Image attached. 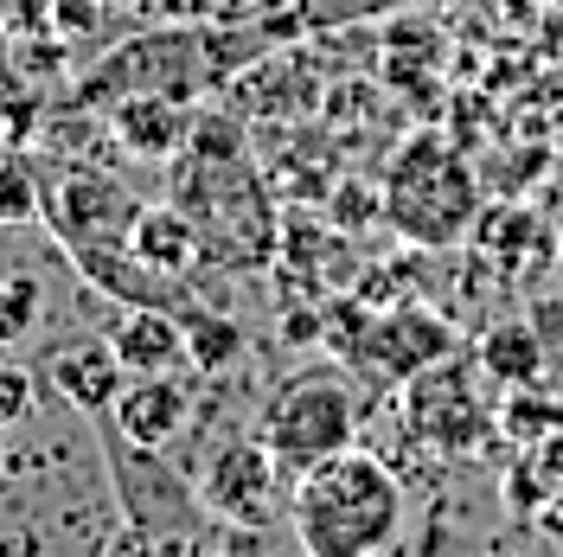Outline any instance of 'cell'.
<instances>
[{
	"instance_id": "obj_7",
	"label": "cell",
	"mask_w": 563,
	"mask_h": 557,
	"mask_svg": "<svg viewBox=\"0 0 563 557\" xmlns=\"http://www.w3.org/2000/svg\"><path fill=\"white\" fill-rule=\"evenodd\" d=\"M404 423L417 429L429 449L467 455L481 436H487L493 417H487V404L474 397V379H467L461 365H429V372H417V384H410Z\"/></svg>"
},
{
	"instance_id": "obj_4",
	"label": "cell",
	"mask_w": 563,
	"mask_h": 557,
	"mask_svg": "<svg viewBox=\"0 0 563 557\" xmlns=\"http://www.w3.org/2000/svg\"><path fill=\"white\" fill-rule=\"evenodd\" d=\"M256 443L276 455L288 474H301L308 461L358 443V397H352V384L340 379V372L288 379L276 397L263 404V417H256Z\"/></svg>"
},
{
	"instance_id": "obj_15",
	"label": "cell",
	"mask_w": 563,
	"mask_h": 557,
	"mask_svg": "<svg viewBox=\"0 0 563 557\" xmlns=\"http://www.w3.org/2000/svg\"><path fill=\"white\" fill-rule=\"evenodd\" d=\"M563 488V429H551V436H531L526 455H512V474H506V506L512 513H538L551 493Z\"/></svg>"
},
{
	"instance_id": "obj_12",
	"label": "cell",
	"mask_w": 563,
	"mask_h": 557,
	"mask_svg": "<svg viewBox=\"0 0 563 557\" xmlns=\"http://www.w3.org/2000/svg\"><path fill=\"white\" fill-rule=\"evenodd\" d=\"M129 250H135L147 270H161V276H186L192 256H199V225H192L179 206H154V211H141L135 218Z\"/></svg>"
},
{
	"instance_id": "obj_21",
	"label": "cell",
	"mask_w": 563,
	"mask_h": 557,
	"mask_svg": "<svg viewBox=\"0 0 563 557\" xmlns=\"http://www.w3.org/2000/svg\"><path fill=\"white\" fill-rule=\"evenodd\" d=\"M551 270H558V288H563V238L551 244Z\"/></svg>"
},
{
	"instance_id": "obj_8",
	"label": "cell",
	"mask_w": 563,
	"mask_h": 557,
	"mask_svg": "<svg viewBox=\"0 0 563 557\" xmlns=\"http://www.w3.org/2000/svg\"><path fill=\"white\" fill-rule=\"evenodd\" d=\"M45 225L65 238L70 250L84 244H129V231H135V193L129 186H115V179L103 174H70L58 193H45Z\"/></svg>"
},
{
	"instance_id": "obj_5",
	"label": "cell",
	"mask_w": 563,
	"mask_h": 557,
	"mask_svg": "<svg viewBox=\"0 0 563 557\" xmlns=\"http://www.w3.org/2000/svg\"><path fill=\"white\" fill-rule=\"evenodd\" d=\"M199 500H206L211 520H231V525H269L288 513L282 500V461L256 436L244 443H218L199 468Z\"/></svg>"
},
{
	"instance_id": "obj_2",
	"label": "cell",
	"mask_w": 563,
	"mask_h": 557,
	"mask_svg": "<svg viewBox=\"0 0 563 557\" xmlns=\"http://www.w3.org/2000/svg\"><path fill=\"white\" fill-rule=\"evenodd\" d=\"M378 211L390 218L397 238H410L422 250H449L474 231L481 186H474V167L461 161V148H449L442 135H417L404 141V154L390 161Z\"/></svg>"
},
{
	"instance_id": "obj_14",
	"label": "cell",
	"mask_w": 563,
	"mask_h": 557,
	"mask_svg": "<svg viewBox=\"0 0 563 557\" xmlns=\"http://www.w3.org/2000/svg\"><path fill=\"white\" fill-rule=\"evenodd\" d=\"M544 359H551V347L538 340V327L531 320H499V327H487L481 334V372L499 384H538V372H544Z\"/></svg>"
},
{
	"instance_id": "obj_11",
	"label": "cell",
	"mask_w": 563,
	"mask_h": 557,
	"mask_svg": "<svg viewBox=\"0 0 563 557\" xmlns=\"http://www.w3.org/2000/svg\"><path fill=\"white\" fill-rule=\"evenodd\" d=\"M109 347H115V359L129 372H179V365H192L186 359V327L167 308H154V302H135V308L115 314Z\"/></svg>"
},
{
	"instance_id": "obj_16",
	"label": "cell",
	"mask_w": 563,
	"mask_h": 557,
	"mask_svg": "<svg viewBox=\"0 0 563 557\" xmlns=\"http://www.w3.org/2000/svg\"><path fill=\"white\" fill-rule=\"evenodd\" d=\"M38 320H45V288H38V276H26V270L0 276V352L33 340Z\"/></svg>"
},
{
	"instance_id": "obj_9",
	"label": "cell",
	"mask_w": 563,
	"mask_h": 557,
	"mask_svg": "<svg viewBox=\"0 0 563 557\" xmlns=\"http://www.w3.org/2000/svg\"><path fill=\"white\" fill-rule=\"evenodd\" d=\"M129 443L141 449H167L179 429L192 423V391L174 372H129V384L115 391V404L103 411Z\"/></svg>"
},
{
	"instance_id": "obj_10",
	"label": "cell",
	"mask_w": 563,
	"mask_h": 557,
	"mask_svg": "<svg viewBox=\"0 0 563 557\" xmlns=\"http://www.w3.org/2000/svg\"><path fill=\"white\" fill-rule=\"evenodd\" d=\"M45 379H52V391L65 397L70 411H84V417H103L109 404H115V391L129 384V365L115 359V347H109V334L97 340H65V347L45 359Z\"/></svg>"
},
{
	"instance_id": "obj_3",
	"label": "cell",
	"mask_w": 563,
	"mask_h": 557,
	"mask_svg": "<svg viewBox=\"0 0 563 557\" xmlns=\"http://www.w3.org/2000/svg\"><path fill=\"white\" fill-rule=\"evenodd\" d=\"M97 436H103V455H109L115 506L129 513L122 545H199L211 513H206V500L186 488V474H179L174 461L161 449L129 443L109 417H97Z\"/></svg>"
},
{
	"instance_id": "obj_1",
	"label": "cell",
	"mask_w": 563,
	"mask_h": 557,
	"mask_svg": "<svg viewBox=\"0 0 563 557\" xmlns=\"http://www.w3.org/2000/svg\"><path fill=\"white\" fill-rule=\"evenodd\" d=\"M404 513H410L404 481L390 474V461H378L358 443L308 461L288 488V532L308 557L390 551L404 538Z\"/></svg>"
},
{
	"instance_id": "obj_22",
	"label": "cell",
	"mask_w": 563,
	"mask_h": 557,
	"mask_svg": "<svg viewBox=\"0 0 563 557\" xmlns=\"http://www.w3.org/2000/svg\"><path fill=\"white\" fill-rule=\"evenodd\" d=\"M0 468H7V429H0Z\"/></svg>"
},
{
	"instance_id": "obj_6",
	"label": "cell",
	"mask_w": 563,
	"mask_h": 557,
	"mask_svg": "<svg viewBox=\"0 0 563 557\" xmlns=\"http://www.w3.org/2000/svg\"><path fill=\"white\" fill-rule=\"evenodd\" d=\"M449 352H455V327L410 302V308H390L385 320H358V340L346 359L372 365L378 379H417L429 365H442Z\"/></svg>"
},
{
	"instance_id": "obj_13",
	"label": "cell",
	"mask_w": 563,
	"mask_h": 557,
	"mask_svg": "<svg viewBox=\"0 0 563 557\" xmlns=\"http://www.w3.org/2000/svg\"><path fill=\"white\" fill-rule=\"evenodd\" d=\"M115 135L129 141V154H174L186 141V116H179V97H161V90H135L115 109Z\"/></svg>"
},
{
	"instance_id": "obj_20",
	"label": "cell",
	"mask_w": 563,
	"mask_h": 557,
	"mask_svg": "<svg viewBox=\"0 0 563 557\" xmlns=\"http://www.w3.org/2000/svg\"><path fill=\"white\" fill-rule=\"evenodd\" d=\"M531 525H538V538H544V545H563V488L531 513Z\"/></svg>"
},
{
	"instance_id": "obj_17",
	"label": "cell",
	"mask_w": 563,
	"mask_h": 557,
	"mask_svg": "<svg viewBox=\"0 0 563 557\" xmlns=\"http://www.w3.org/2000/svg\"><path fill=\"white\" fill-rule=\"evenodd\" d=\"M238 352H244V327L238 320H224V314H192L186 320V359H192V372H224Z\"/></svg>"
},
{
	"instance_id": "obj_18",
	"label": "cell",
	"mask_w": 563,
	"mask_h": 557,
	"mask_svg": "<svg viewBox=\"0 0 563 557\" xmlns=\"http://www.w3.org/2000/svg\"><path fill=\"white\" fill-rule=\"evenodd\" d=\"M38 206H45V193H38V179L26 161H0V225H26V218H38Z\"/></svg>"
},
{
	"instance_id": "obj_19",
	"label": "cell",
	"mask_w": 563,
	"mask_h": 557,
	"mask_svg": "<svg viewBox=\"0 0 563 557\" xmlns=\"http://www.w3.org/2000/svg\"><path fill=\"white\" fill-rule=\"evenodd\" d=\"M38 411V379L20 359H0V429H20Z\"/></svg>"
}]
</instances>
